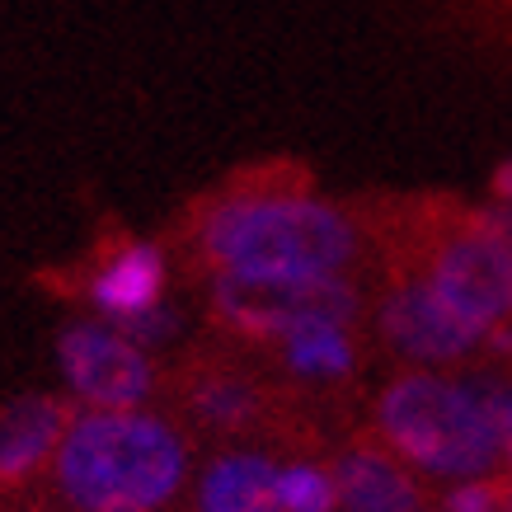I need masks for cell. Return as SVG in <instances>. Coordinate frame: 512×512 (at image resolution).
I'll list each match as a JSON object with an SVG mask.
<instances>
[{
    "mask_svg": "<svg viewBox=\"0 0 512 512\" xmlns=\"http://www.w3.org/2000/svg\"><path fill=\"white\" fill-rule=\"evenodd\" d=\"M282 466L264 451H221L202 466L198 512H282Z\"/></svg>",
    "mask_w": 512,
    "mask_h": 512,
    "instance_id": "cell-13",
    "label": "cell"
},
{
    "mask_svg": "<svg viewBox=\"0 0 512 512\" xmlns=\"http://www.w3.org/2000/svg\"><path fill=\"white\" fill-rule=\"evenodd\" d=\"M174 414L212 437H287L292 447H315V433L301 414V390L278 372L254 367L235 348H193L165 376Z\"/></svg>",
    "mask_w": 512,
    "mask_h": 512,
    "instance_id": "cell-4",
    "label": "cell"
},
{
    "mask_svg": "<svg viewBox=\"0 0 512 512\" xmlns=\"http://www.w3.org/2000/svg\"><path fill=\"white\" fill-rule=\"evenodd\" d=\"M184 245L202 273L334 278L367 254V231L296 170H259L207 193L184 221Z\"/></svg>",
    "mask_w": 512,
    "mask_h": 512,
    "instance_id": "cell-1",
    "label": "cell"
},
{
    "mask_svg": "<svg viewBox=\"0 0 512 512\" xmlns=\"http://www.w3.org/2000/svg\"><path fill=\"white\" fill-rule=\"evenodd\" d=\"M489 198L494 202H512V160H503L494 170V179H489Z\"/></svg>",
    "mask_w": 512,
    "mask_h": 512,
    "instance_id": "cell-18",
    "label": "cell"
},
{
    "mask_svg": "<svg viewBox=\"0 0 512 512\" xmlns=\"http://www.w3.org/2000/svg\"><path fill=\"white\" fill-rule=\"evenodd\" d=\"M404 264L419 268L442 306L470 329L489 334L494 325H512V240L480 212L437 221Z\"/></svg>",
    "mask_w": 512,
    "mask_h": 512,
    "instance_id": "cell-6",
    "label": "cell"
},
{
    "mask_svg": "<svg viewBox=\"0 0 512 512\" xmlns=\"http://www.w3.org/2000/svg\"><path fill=\"white\" fill-rule=\"evenodd\" d=\"M334 484L343 512H419L423 503V484L400 466V456L381 437H362L357 447L339 451Z\"/></svg>",
    "mask_w": 512,
    "mask_h": 512,
    "instance_id": "cell-12",
    "label": "cell"
},
{
    "mask_svg": "<svg viewBox=\"0 0 512 512\" xmlns=\"http://www.w3.org/2000/svg\"><path fill=\"white\" fill-rule=\"evenodd\" d=\"M165 292H170V254L165 245L137 240V235H113L71 282V296L90 301L99 320L109 325L160 306Z\"/></svg>",
    "mask_w": 512,
    "mask_h": 512,
    "instance_id": "cell-9",
    "label": "cell"
},
{
    "mask_svg": "<svg viewBox=\"0 0 512 512\" xmlns=\"http://www.w3.org/2000/svg\"><path fill=\"white\" fill-rule=\"evenodd\" d=\"M480 400L489 404V414H494L498 433L512 442V381H484L480 386Z\"/></svg>",
    "mask_w": 512,
    "mask_h": 512,
    "instance_id": "cell-17",
    "label": "cell"
},
{
    "mask_svg": "<svg viewBox=\"0 0 512 512\" xmlns=\"http://www.w3.org/2000/svg\"><path fill=\"white\" fill-rule=\"evenodd\" d=\"M188 466L193 442L179 423L141 409H85L47 475L76 512H165L184 494Z\"/></svg>",
    "mask_w": 512,
    "mask_h": 512,
    "instance_id": "cell-2",
    "label": "cell"
},
{
    "mask_svg": "<svg viewBox=\"0 0 512 512\" xmlns=\"http://www.w3.org/2000/svg\"><path fill=\"white\" fill-rule=\"evenodd\" d=\"M367 296L353 273L273 278V273H207V315L235 343L268 348L306 325H357Z\"/></svg>",
    "mask_w": 512,
    "mask_h": 512,
    "instance_id": "cell-5",
    "label": "cell"
},
{
    "mask_svg": "<svg viewBox=\"0 0 512 512\" xmlns=\"http://www.w3.org/2000/svg\"><path fill=\"white\" fill-rule=\"evenodd\" d=\"M442 512H512V480L480 475L442 494Z\"/></svg>",
    "mask_w": 512,
    "mask_h": 512,
    "instance_id": "cell-15",
    "label": "cell"
},
{
    "mask_svg": "<svg viewBox=\"0 0 512 512\" xmlns=\"http://www.w3.org/2000/svg\"><path fill=\"white\" fill-rule=\"evenodd\" d=\"M268 367L292 390H348L357 381V339L353 325H306L268 343Z\"/></svg>",
    "mask_w": 512,
    "mask_h": 512,
    "instance_id": "cell-11",
    "label": "cell"
},
{
    "mask_svg": "<svg viewBox=\"0 0 512 512\" xmlns=\"http://www.w3.org/2000/svg\"><path fill=\"white\" fill-rule=\"evenodd\" d=\"M278 503L282 512H334L339 508V484L311 461H292L278 475Z\"/></svg>",
    "mask_w": 512,
    "mask_h": 512,
    "instance_id": "cell-14",
    "label": "cell"
},
{
    "mask_svg": "<svg viewBox=\"0 0 512 512\" xmlns=\"http://www.w3.org/2000/svg\"><path fill=\"white\" fill-rule=\"evenodd\" d=\"M57 357L71 390L94 409H137L156 395V362L109 320L66 325L57 339Z\"/></svg>",
    "mask_w": 512,
    "mask_h": 512,
    "instance_id": "cell-8",
    "label": "cell"
},
{
    "mask_svg": "<svg viewBox=\"0 0 512 512\" xmlns=\"http://www.w3.org/2000/svg\"><path fill=\"white\" fill-rule=\"evenodd\" d=\"M372 428L400 461L437 480H480L498 466L503 451V433L480 390L433 372H404L386 381L372 404Z\"/></svg>",
    "mask_w": 512,
    "mask_h": 512,
    "instance_id": "cell-3",
    "label": "cell"
},
{
    "mask_svg": "<svg viewBox=\"0 0 512 512\" xmlns=\"http://www.w3.org/2000/svg\"><path fill=\"white\" fill-rule=\"evenodd\" d=\"M76 423V404L62 395H19L0 409V494H24L52 470L66 433Z\"/></svg>",
    "mask_w": 512,
    "mask_h": 512,
    "instance_id": "cell-10",
    "label": "cell"
},
{
    "mask_svg": "<svg viewBox=\"0 0 512 512\" xmlns=\"http://www.w3.org/2000/svg\"><path fill=\"white\" fill-rule=\"evenodd\" d=\"M179 311H170L165 301L160 306H151V311H141V315H132V320H118V334H127V339L137 343V348H160V343H170L174 334H179Z\"/></svg>",
    "mask_w": 512,
    "mask_h": 512,
    "instance_id": "cell-16",
    "label": "cell"
},
{
    "mask_svg": "<svg viewBox=\"0 0 512 512\" xmlns=\"http://www.w3.org/2000/svg\"><path fill=\"white\" fill-rule=\"evenodd\" d=\"M376 334L390 353L409 362H461L484 343L480 329H470L442 306L433 282L414 264L395 268L376 296Z\"/></svg>",
    "mask_w": 512,
    "mask_h": 512,
    "instance_id": "cell-7",
    "label": "cell"
}]
</instances>
